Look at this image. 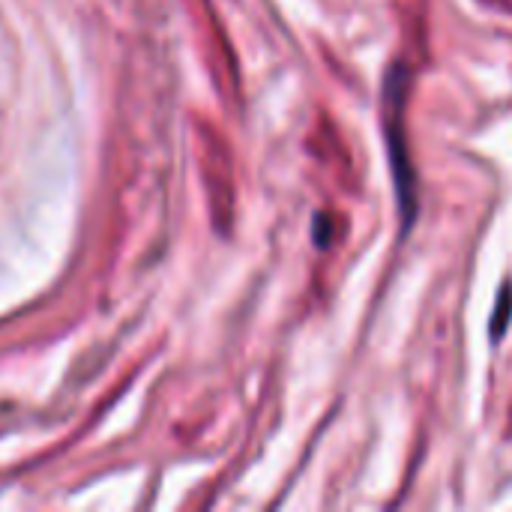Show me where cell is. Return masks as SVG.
I'll return each mask as SVG.
<instances>
[{"instance_id":"7a4b0ae2","label":"cell","mask_w":512,"mask_h":512,"mask_svg":"<svg viewBox=\"0 0 512 512\" xmlns=\"http://www.w3.org/2000/svg\"><path fill=\"white\" fill-rule=\"evenodd\" d=\"M510 294L504 291V297H501V309H498V315H495V339H501V333H504V324H507V306H510Z\"/></svg>"},{"instance_id":"6da1fadb","label":"cell","mask_w":512,"mask_h":512,"mask_svg":"<svg viewBox=\"0 0 512 512\" xmlns=\"http://www.w3.org/2000/svg\"><path fill=\"white\" fill-rule=\"evenodd\" d=\"M402 75H390L387 81V135H390V159H393V171H396V192H399V213H402V228L408 231L417 213V201H414V177L408 168V156H405V144H402Z\"/></svg>"}]
</instances>
